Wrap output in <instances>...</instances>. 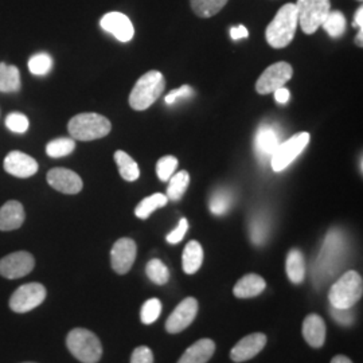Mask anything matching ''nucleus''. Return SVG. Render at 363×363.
Segmentation results:
<instances>
[{
  "label": "nucleus",
  "instance_id": "obj_1",
  "mask_svg": "<svg viewBox=\"0 0 363 363\" xmlns=\"http://www.w3.org/2000/svg\"><path fill=\"white\" fill-rule=\"evenodd\" d=\"M347 240L345 233L334 228L325 235L323 247L312 265V283L318 289L334 279L347 259Z\"/></svg>",
  "mask_w": 363,
  "mask_h": 363
},
{
  "label": "nucleus",
  "instance_id": "obj_2",
  "mask_svg": "<svg viewBox=\"0 0 363 363\" xmlns=\"http://www.w3.org/2000/svg\"><path fill=\"white\" fill-rule=\"evenodd\" d=\"M298 26L296 6L292 3H286L279 10L272 22L267 27V42L273 49H284L294 40Z\"/></svg>",
  "mask_w": 363,
  "mask_h": 363
},
{
  "label": "nucleus",
  "instance_id": "obj_3",
  "mask_svg": "<svg viewBox=\"0 0 363 363\" xmlns=\"http://www.w3.org/2000/svg\"><path fill=\"white\" fill-rule=\"evenodd\" d=\"M66 347L81 363H99L103 357L101 340L86 328H73L66 337Z\"/></svg>",
  "mask_w": 363,
  "mask_h": 363
},
{
  "label": "nucleus",
  "instance_id": "obj_4",
  "mask_svg": "<svg viewBox=\"0 0 363 363\" xmlns=\"http://www.w3.org/2000/svg\"><path fill=\"white\" fill-rule=\"evenodd\" d=\"M363 294V281L361 274L355 271L343 273L333 284L328 292L331 307L335 308H352Z\"/></svg>",
  "mask_w": 363,
  "mask_h": 363
},
{
  "label": "nucleus",
  "instance_id": "obj_5",
  "mask_svg": "<svg viewBox=\"0 0 363 363\" xmlns=\"http://www.w3.org/2000/svg\"><path fill=\"white\" fill-rule=\"evenodd\" d=\"M112 130L111 121L99 113H79L73 117L69 124L67 130L70 136L79 142H91L103 139Z\"/></svg>",
  "mask_w": 363,
  "mask_h": 363
},
{
  "label": "nucleus",
  "instance_id": "obj_6",
  "mask_svg": "<svg viewBox=\"0 0 363 363\" xmlns=\"http://www.w3.org/2000/svg\"><path fill=\"white\" fill-rule=\"evenodd\" d=\"M164 77L157 70H150L138 79L130 94V105L135 111H145L164 91Z\"/></svg>",
  "mask_w": 363,
  "mask_h": 363
},
{
  "label": "nucleus",
  "instance_id": "obj_7",
  "mask_svg": "<svg viewBox=\"0 0 363 363\" xmlns=\"http://www.w3.org/2000/svg\"><path fill=\"white\" fill-rule=\"evenodd\" d=\"M295 6L298 11V26L308 35L322 27L327 15L331 11L330 0H298Z\"/></svg>",
  "mask_w": 363,
  "mask_h": 363
},
{
  "label": "nucleus",
  "instance_id": "obj_8",
  "mask_svg": "<svg viewBox=\"0 0 363 363\" xmlns=\"http://www.w3.org/2000/svg\"><path fill=\"white\" fill-rule=\"evenodd\" d=\"M310 133L308 132H300L289 138L284 143L279 144L277 150L274 151L271 157V167L274 172H281L286 167H289L291 163H294L298 155L307 148L310 143Z\"/></svg>",
  "mask_w": 363,
  "mask_h": 363
},
{
  "label": "nucleus",
  "instance_id": "obj_9",
  "mask_svg": "<svg viewBox=\"0 0 363 363\" xmlns=\"http://www.w3.org/2000/svg\"><path fill=\"white\" fill-rule=\"evenodd\" d=\"M48 295L46 286L40 283H27L15 289L9 300V307L15 313H26L39 307Z\"/></svg>",
  "mask_w": 363,
  "mask_h": 363
},
{
  "label": "nucleus",
  "instance_id": "obj_10",
  "mask_svg": "<svg viewBox=\"0 0 363 363\" xmlns=\"http://www.w3.org/2000/svg\"><path fill=\"white\" fill-rule=\"evenodd\" d=\"M35 268V259L26 250L13 252L0 259V276L9 280L25 277Z\"/></svg>",
  "mask_w": 363,
  "mask_h": 363
},
{
  "label": "nucleus",
  "instance_id": "obj_11",
  "mask_svg": "<svg viewBox=\"0 0 363 363\" xmlns=\"http://www.w3.org/2000/svg\"><path fill=\"white\" fill-rule=\"evenodd\" d=\"M294 76V69L288 62H277L269 66L257 79L256 91L259 94H269L283 88Z\"/></svg>",
  "mask_w": 363,
  "mask_h": 363
},
{
  "label": "nucleus",
  "instance_id": "obj_12",
  "mask_svg": "<svg viewBox=\"0 0 363 363\" xmlns=\"http://www.w3.org/2000/svg\"><path fill=\"white\" fill-rule=\"evenodd\" d=\"M138 247L136 242L130 238H120L115 242L111 250V265L117 274H125L130 271L136 259Z\"/></svg>",
  "mask_w": 363,
  "mask_h": 363
},
{
  "label": "nucleus",
  "instance_id": "obj_13",
  "mask_svg": "<svg viewBox=\"0 0 363 363\" xmlns=\"http://www.w3.org/2000/svg\"><path fill=\"white\" fill-rule=\"evenodd\" d=\"M198 313V301L194 298H186L175 307L166 322L169 334H179L194 322Z\"/></svg>",
  "mask_w": 363,
  "mask_h": 363
},
{
  "label": "nucleus",
  "instance_id": "obj_14",
  "mask_svg": "<svg viewBox=\"0 0 363 363\" xmlns=\"http://www.w3.org/2000/svg\"><path fill=\"white\" fill-rule=\"evenodd\" d=\"M46 179L54 190L62 194H78L84 187L82 179L79 178L78 174L72 169H62V167L50 169L48 172Z\"/></svg>",
  "mask_w": 363,
  "mask_h": 363
},
{
  "label": "nucleus",
  "instance_id": "obj_15",
  "mask_svg": "<svg viewBox=\"0 0 363 363\" xmlns=\"http://www.w3.org/2000/svg\"><path fill=\"white\" fill-rule=\"evenodd\" d=\"M4 169L16 178L26 179L37 174L38 163L33 156L21 151H11L4 159Z\"/></svg>",
  "mask_w": 363,
  "mask_h": 363
},
{
  "label": "nucleus",
  "instance_id": "obj_16",
  "mask_svg": "<svg viewBox=\"0 0 363 363\" xmlns=\"http://www.w3.org/2000/svg\"><path fill=\"white\" fill-rule=\"evenodd\" d=\"M100 26L112 34L120 42H130L135 35V28L127 15L121 13H108L100 21Z\"/></svg>",
  "mask_w": 363,
  "mask_h": 363
},
{
  "label": "nucleus",
  "instance_id": "obj_17",
  "mask_svg": "<svg viewBox=\"0 0 363 363\" xmlns=\"http://www.w3.org/2000/svg\"><path fill=\"white\" fill-rule=\"evenodd\" d=\"M267 345V335L261 333H253L242 337L230 351V358L235 363L247 362L255 358Z\"/></svg>",
  "mask_w": 363,
  "mask_h": 363
},
{
  "label": "nucleus",
  "instance_id": "obj_18",
  "mask_svg": "<svg viewBox=\"0 0 363 363\" xmlns=\"http://www.w3.org/2000/svg\"><path fill=\"white\" fill-rule=\"evenodd\" d=\"M303 337L306 342L313 347L320 349L325 345V337H327V328H325V320L318 313H310L304 320L301 327Z\"/></svg>",
  "mask_w": 363,
  "mask_h": 363
},
{
  "label": "nucleus",
  "instance_id": "obj_19",
  "mask_svg": "<svg viewBox=\"0 0 363 363\" xmlns=\"http://www.w3.org/2000/svg\"><path fill=\"white\" fill-rule=\"evenodd\" d=\"M25 220V208L18 201H7L0 208V232L16 230L23 225Z\"/></svg>",
  "mask_w": 363,
  "mask_h": 363
},
{
  "label": "nucleus",
  "instance_id": "obj_20",
  "mask_svg": "<svg viewBox=\"0 0 363 363\" xmlns=\"http://www.w3.org/2000/svg\"><path fill=\"white\" fill-rule=\"evenodd\" d=\"M279 144H280V139H279L277 130L273 125L265 124V125L259 127L256 133V139H255V147H256V151L259 157L271 160Z\"/></svg>",
  "mask_w": 363,
  "mask_h": 363
},
{
  "label": "nucleus",
  "instance_id": "obj_21",
  "mask_svg": "<svg viewBox=\"0 0 363 363\" xmlns=\"http://www.w3.org/2000/svg\"><path fill=\"white\" fill-rule=\"evenodd\" d=\"M216 352V343L211 339H199L182 354L178 363H208Z\"/></svg>",
  "mask_w": 363,
  "mask_h": 363
},
{
  "label": "nucleus",
  "instance_id": "obj_22",
  "mask_svg": "<svg viewBox=\"0 0 363 363\" xmlns=\"http://www.w3.org/2000/svg\"><path fill=\"white\" fill-rule=\"evenodd\" d=\"M265 286H267V283L261 276L255 274V273H249L244 277H241L237 281V284L234 286V296L238 298H256L264 292Z\"/></svg>",
  "mask_w": 363,
  "mask_h": 363
},
{
  "label": "nucleus",
  "instance_id": "obj_23",
  "mask_svg": "<svg viewBox=\"0 0 363 363\" xmlns=\"http://www.w3.org/2000/svg\"><path fill=\"white\" fill-rule=\"evenodd\" d=\"M202 262H203L202 245L198 241H190L184 247L183 256H182L183 271L187 274H194L201 269Z\"/></svg>",
  "mask_w": 363,
  "mask_h": 363
},
{
  "label": "nucleus",
  "instance_id": "obj_24",
  "mask_svg": "<svg viewBox=\"0 0 363 363\" xmlns=\"http://www.w3.org/2000/svg\"><path fill=\"white\" fill-rule=\"evenodd\" d=\"M286 271L294 284H301L306 279V261L298 249H292L286 256Z\"/></svg>",
  "mask_w": 363,
  "mask_h": 363
},
{
  "label": "nucleus",
  "instance_id": "obj_25",
  "mask_svg": "<svg viewBox=\"0 0 363 363\" xmlns=\"http://www.w3.org/2000/svg\"><path fill=\"white\" fill-rule=\"evenodd\" d=\"M21 86H22V82H21V73L18 67L1 62L0 64V91L3 93L19 91Z\"/></svg>",
  "mask_w": 363,
  "mask_h": 363
},
{
  "label": "nucleus",
  "instance_id": "obj_26",
  "mask_svg": "<svg viewBox=\"0 0 363 363\" xmlns=\"http://www.w3.org/2000/svg\"><path fill=\"white\" fill-rule=\"evenodd\" d=\"M115 160H116L117 169L124 181L135 182L140 177V169L138 163L124 151H116L115 152Z\"/></svg>",
  "mask_w": 363,
  "mask_h": 363
},
{
  "label": "nucleus",
  "instance_id": "obj_27",
  "mask_svg": "<svg viewBox=\"0 0 363 363\" xmlns=\"http://www.w3.org/2000/svg\"><path fill=\"white\" fill-rule=\"evenodd\" d=\"M167 202H169L167 195L160 194V193L150 195V196L144 198L143 201L136 206L135 214L140 220H147L155 211L156 208L166 206Z\"/></svg>",
  "mask_w": 363,
  "mask_h": 363
},
{
  "label": "nucleus",
  "instance_id": "obj_28",
  "mask_svg": "<svg viewBox=\"0 0 363 363\" xmlns=\"http://www.w3.org/2000/svg\"><path fill=\"white\" fill-rule=\"evenodd\" d=\"M191 9L199 18H211L220 13L229 0H190Z\"/></svg>",
  "mask_w": 363,
  "mask_h": 363
},
{
  "label": "nucleus",
  "instance_id": "obj_29",
  "mask_svg": "<svg viewBox=\"0 0 363 363\" xmlns=\"http://www.w3.org/2000/svg\"><path fill=\"white\" fill-rule=\"evenodd\" d=\"M190 183V175L187 171H179L178 174L169 178V189H167V198L177 202L182 199L186 193Z\"/></svg>",
  "mask_w": 363,
  "mask_h": 363
},
{
  "label": "nucleus",
  "instance_id": "obj_30",
  "mask_svg": "<svg viewBox=\"0 0 363 363\" xmlns=\"http://www.w3.org/2000/svg\"><path fill=\"white\" fill-rule=\"evenodd\" d=\"M249 235L255 245L265 244L268 235H269V222L264 216H256L252 222L249 223Z\"/></svg>",
  "mask_w": 363,
  "mask_h": 363
},
{
  "label": "nucleus",
  "instance_id": "obj_31",
  "mask_svg": "<svg viewBox=\"0 0 363 363\" xmlns=\"http://www.w3.org/2000/svg\"><path fill=\"white\" fill-rule=\"evenodd\" d=\"M322 27L331 38H339L346 31V18L340 11H330Z\"/></svg>",
  "mask_w": 363,
  "mask_h": 363
},
{
  "label": "nucleus",
  "instance_id": "obj_32",
  "mask_svg": "<svg viewBox=\"0 0 363 363\" xmlns=\"http://www.w3.org/2000/svg\"><path fill=\"white\" fill-rule=\"evenodd\" d=\"M145 273L148 279L155 283L156 286H164L169 280V268L164 265L163 261L159 259H152L145 267Z\"/></svg>",
  "mask_w": 363,
  "mask_h": 363
},
{
  "label": "nucleus",
  "instance_id": "obj_33",
  "mask_svg": "<svg viewBox=\"0 0 363 363\" xmlns=\"http://www.w3.org/2000/svg\"><path fill=\"white\" fill-rule=\"evenodd\" d=\"M76 150V142L70 138H58L46 145V154L50 157L70 155Z\"/></svg>",
  "mask_w": 363,
  "mask_h": 363
},
{
  "label": "nucleus",
  "instance_id": "obj_34",
  "mask_svg": "<svg viewBox=\"0 0 363 363\" xmlns=\"http://www.w3.org/2000/svg\"><path fill=\"white\" fill-rule=\"evenodd\" d=\"M232 206V194L226 190H217L210 198L208 208L214 216H223Z\"/></svg>",
  "mask_w": 363,
  "mask_h": 363
},
{
  "label": "nucleus",
  "instance_id": "obj_35",
  "mask_svg": "<svg viewBox=\"0 0 363 363\" xmlns=\"http://www.w3.org/2000/svg\"><path fill=\"white\" fill-rule=\"evenodd\" d=\"M52 67V58L48 52H37L28 61V70L34 76H46Z\"/></svg>",
  "mask_w": 363,
  "mask_h": 363
},
{
  "label": "nucleus",
  "instance_id": "obj_36",
  "mask_svg": "<svg viewBox=\"0 0 363 363\" xmlns=\"http://www.w3.org/2000/svg\"><path fill=\"white\" fill-rule=\"evenodd\" d=\"M162 313V301L159 298H148L142 307L140 319L144 325H152L159 319Z\"/></svg>",
  "mask_w": 363,
  "mask_h": 363
},
{
  "label": "nucleus",
  "instance_id": "obj_37",
  "mask_svg": "<svg viewBox=\"0 0 363 363\" xmlns=\"http://www.w3.org/2000/svg\"><path fill=\"white\" fill-rule=\"evenodd\" d=\"M178 167V159L175 156H163L156 163V174L162 182H169Z\"/></svg>",
  "mask_w": 363,
  "mask_h": 363
},
{
  "label": "nucleus",
  "instance_id": "obj_38",
  "mask_svg": "<svg viewBox=\"0 0 363 363\" xmlns=\"http://www.w3.org/2000/svg\"><path fill=\"white\" fill-rule=\"evenodd\" d=\"M6 127L13 133H25L30 127V121L23 113L13 112L6 118Z\"/></svg>",
  "mask_w": 363,
  "mask_h": 363
},
{
  "label": "nucleus",
  "instance_id": "obj_39",
  "mask_svg": "<svg viewBox=\"0 0 363 363\" xmlns=\"http://www.w3.org/2000/svg\"><path fill=\"white\" fill-rule=\"evenodd\" d=\"M330 315L342 327H351L355 323V312L352 308H335L331 307Z\"/></svg>",
  "mask_w": 363,
  "mask_h": 363
},
{
  "label": "nucleus",
  "instance_id": "obj_40",
  "mask_svg": "<svg viewBox=\"0 0 363 363\" xmlns=\"http://www.w3.org/2000/svg\"><path fill=\"white\" fill-rule=\"evenodd\" d=\"M130 363H154V352L147 346L136 347L130 355Z\"/></svg>",
  "mask_w": 363,
  "mask_h": 363
},
{
  "label": "nucleus",
  "instance_id": "obj_41",
  "mask_svg": "<svg viewBox=\"0 0 363 363\" xmlns=\"http://www.w3.org/2000/svg\"><path fill=\"white\" fill-rule=\"evenodd\" d=\"M193 94H194V91H193L191 86L183 85L179 89L169 93L164 100H166V104L172 105L175 104V103H178L181 99H189V97H191Z\"/></svg>",
  "mask_w": 363,
  "mask_h": 363
},
{
  "label": "nucleus",
  "instance_id": "obj_42",
  "mask_svg": "<svg viewBox=\"0 0 363 363\" xmlns=\"http://www.w3.org/2000/svg\"><path fill=\"white\" fill-rule=\"evenodd\" d=\"M187 230H189V222L186 218H182L179 225L167 235V242L172 244V245L179 244L183 240V237L187 233Z\"/></svg>",
  "mask_w": 363,
  "mask_h": 363
},
{
  "label": "nucleus",
  "instance_id": "obj_43",
  "mask_svg": "<svg viewBox=\"0 0 363 363\" xmlns=\"http://www.w3.org/2000/svg\"><path fill=\"white\" fill-rule=\"evenodd\" d=\"M247 35H249V31H247V27L242 26V25L230 28V37H232V39H234V40L247 38Z\"/></svg>",
  "mask_w": 363,
  "mask_h": 363
},
{
  "label": "nucleus",
  "instance_id": "obj_44",
  "mask_svg": "<svg viewBox=\"0 0 363 363\" xmlns=\"http://www.w3.org/2000/svg\"><path fill=\"white\" fill-rule=\"evenodd\" d=\"M274 93V99H276V101L279 103V104H286L288 103V100H289V97H291V93L289 91L286 89V88H280V89H277V91H273Z\"/></svg>",
  "mask_w": 363,
  "mask_h": 363
},
{
  "label": "nucleus",
  "instance_id": "obj_45",
  "mask_svg": "<svg viewBox=\"0 0 363 363\" xmlns=\"http://www.w3.org/2000/svg\"><path fill=\"white\" fill-rule=\"evenodd\" d=\"M354 26L359 27V28H362L363 27V7H359V9L357 10V13H355V16H354Z\"/></svg>",
  "mask_w": 363,
  "mask_h": 363
},
{
  "label": "nucleus",
  "instance_id": "obj_46",
  "mask_svg": "<svg viewBox=\"0 0 363 363\" xmlns=\"http://www.w3.org/2000/svg\"><path fill=\"white\" fill-rule=\"evenodd\" d=\"M331 363H352L350 358H347L346 355H335L333 359H331Z\"/></svg>",
  "mask_w": 363,
  "mask_h": 363
},
{
  "label": "nucleus",
  "instance_id": "obj_47",
  "mask_svg": "<svg viewBox=\"0 0 363 363\" xmlns=\"http://www.w3.org/2000/svg\"><path fill=\"white\" fill-rule=\"evenodd\" d=\"M355 43L359 46V48H362L363 46V27L362 28H359V33H358V35L355 37Z\"/></svg>",
  "mask_w": 363,
  "mask_h": 363
},
{
  "label": "nucleus",
  "instance_id": "obj_48",
  "mask_svg": "<svg viewBox=\"0 0 363 363\" xmlns=\"http://www.w3.org/2000/svg\"><path fill=\"white\" fill-rule=\"evenodd\" d=\"M22 363H37V362H22Z\"/></svg>",
  "mask_w": 363,
  "mask_h": 363
}]
</instances>
